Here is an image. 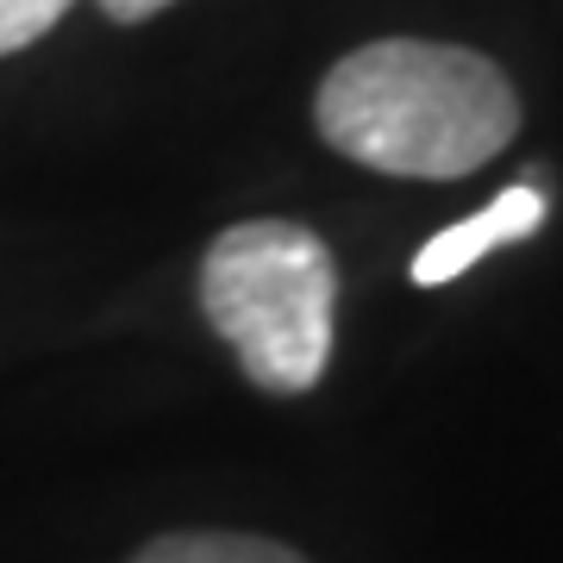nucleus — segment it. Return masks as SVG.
Segmentation results:
<instances>
[{
  "instance_id": "423d86ee",
  "label": "nucleus",
  "mask_w": 563,
  "mask_h": 563,
  "mask_svg": "<svg viewBox=\"0 0 563 563\" xmlns=\"http://www.w3.org/2000/svg\"><path fill=\"white\" fill-rule=\"evenodd\" d=\"M163 7H176V0H101V13L113 25H144L151 13H163Z\"/></svg>"
},
{
  "instance_id": "39448f33",
  "label": "nucleus",
  "mask_w": 563,
  "mask_h": 563,
  "mask_svg": "<svg viewBox=\"0 0 563 563\" xmlns=\"http://www.w3.org/2000/svg\"><path fill=\"white\" fill-rule=\"evenodd\" d=\"M76 0H0V57H13L25 44L51 38V25L69 13Z\"/></svg>"
},
{
  "instance_id": "7ed1b4c3",
  "label": "nucleus",
  "mask_w": 563,
  "mask_h": 563,
  "mask_svg": "<svg viewBox=\"0 0 563 563\" xmlns=\"http://www.w3.org/2000/svg\"><path fill=\"white\" fill-rule=\"evenodd\" d=\"M544 213H551L544 188H532V181L507 188V195H495V201H488L483 213H470V220L444 225L439 239H426V244H420V257H413V282H420V288L457 282L463 269H476V263H483L488 251L532 239V232L544 225Z\"/></svg>"
},
{
  "instance_id": "f03ea898",
  "label": "nucleus",
  "mask_w": 563,
  "mask_h": 563,
  "mask_svg": "<svg viewBox=\"0 0 563 563\" xmlns=\"http://www.w3.org/2000/svg\"><path fill=\"white\" fill-rule=\"evenodd\" d=\"M339 263L295 220H239L201 257V313L232 344L244 383L307 395L332 357Z\"/></svg>"
},
{
  "instance_id": "20e7f679",
  "label": "nucleus",
  "mask_w": 563,
  "mask_h": 563,
  "mask_svg": "<svg viewBox=\"0 0 563 563\" xmlns=\"http://www.w3.org/2000/svg\"><path fill=\"white\" fill-rule=\"evenodd\" d=\"M125 563H307V558L276 539H257V532H163Z\"/></svg>"
},
{
  "instance_id": "f257e3e1",
  "label": "nucleus",
  "mask_w": 563,
  "mask_h": 563,
  "mask_svg": "<svg viewBox=\"0 0 563 563\" xmlns=\"http://www.w3.org/2000/svg\"><path fill=\"white\" fill-rule=\"evenodd\" d=\"M313 125L376 176L457 181L520 132V95L495 57L439 38H376L325 69Z\"/></svg>"
}]
</instances>
